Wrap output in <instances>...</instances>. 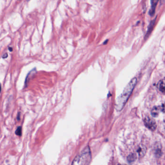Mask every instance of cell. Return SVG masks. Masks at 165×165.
Masks as SVG:
<instances>
[{
  "label": "cell",
  "mask_w": 165,
  "mask_h": 165,
  "mask_svg": "<svg viewBox=\"0 0 165 165\" xmlns=\"http://www.w3.org/2000/svg\"><path fill=\"white\" fill-rule=\"evenodd\" d=\"M136 82H137V79L136 78L132 79L125 87L122 93L117 98L116 107H115L116 110L117 111H121L122 110L125 105L126 104V101H128L129 97L134 89Z\"/></svg>",
  "instance_id": "1"
},
{
  "label": "cell",
  "mask_w": 165,
  "mask_h": 165,
  "mask_svg": "<svg viewBox=\"0 0 165 165\" xmlns=\"http://www.w3.org/2000/svg\"><path fill=\"white\" fill-rule=\"evenodd\" d=\"M90 159V153L89 152L86 151L77 157L72 165H87V163L89 161Z\"/></svg>",
  "instance_id": "2"
},
{
  "label": "cell",
  "mask_w": 165,
  "mask_h": 165,
  "mask_svg": "<svg viewBox=\"0 0 165 165\" xmlns=\"http://www.w3.org/2000/svg\"><path fill=\"white\" fill-rule=\"evenodd\" d=\"M144 124L147 128L152 131H154L157 128V124L155 120L149 117H145Z\"/></svg>",
  "instance_id": "3"
},
{
  "label": "cell",
  "mask_w": 165,
  "mask_h": 165,
  "mask_svg": "<svg viewBox=\"0 0 165 165\" xmlns=\"http://www.w3.org/2000/svg\"><path fill=\"white\" fill-rule=\"evenodd\" d=\"M158 0H151V8L150 10L149 14L151 16H153L155 14V10H156V7L157 4Z\"/></svg>",
  "instance_id": "4"
},
{
  "label": "cell",
  "mask_w": 165,
  "mask_h": 165,
  "mask_svg": "<svg viewBox=\"0 0 165 165\" xmlns=\"http://www.w3.org/2000/svg\"><path fill=\"white\" fill-rule=\"evenodd\" d=\"M158 88L160 92L165 94V79L161 80L158 84Z\"/></svg>",
  "instance_id": "5"
},
{
  "label": "cell",
  "mask_w": 165,
  "mask_h": 165,
  "mask_svg": "<svg viewBox=\"0 0 165 165\" xmlns=\"http://www.w3.org/2000/svg\"><path fill=\"white\" fill-rule=\"evenodd\" d=\"M161 108L159 107H155L153 108V110H152V115L153 117H157L159 114Z\"/></svg>",
  "instance_id": "6"
},
{
  "label": "cell",
  "mask_w": 165,
  "mask_h": 165,
  "mask_svg": "<svg viewBox=\"0 0 165 165\" xmlns=\"http://www.w3.org/2000/svg\"><path fill=\"white\" fill-rule=\"evenodd\" d=\"M15 133L18 136H21V134H22V128H21V126H19L18 127V129H17L16 132H15Z\"/></svg>",
  "instance_id": "7"
},
{
  "label": "cell",
  "mask_w": 165,
  "mask_h": 165,
  "mask_svg": "<svg viewBox=\"0 0 165 165\" xmlns=\"http://www.w3.org/2000/svg\"><path fill=\"white\" fill-rule=\"evenodd\" d=\"M161 110L165 114V102L162 105L161 107Z\"/></svg>",
  "instance_id": "8"
},
{
  "label": "cell",
  "mask_w": 165,
  "mask_h": 165,
  "mask_svg": "<svg viewBox=\"0 0 165 165\" xmlns=\"http://www.w3.org/2000/svg\"><path fill=\"white\" fill-rule=\"evenodd\" d=\"M8 56V53H5L4 55H3V59H6L7 57Z\"/></svg>",
  "instance_id": "9"
},
{
  "label": "cell",
  "mask_w": 165,
  "mask_h": 165,
  "mask_svg": "<svg viewBox=\"0 0 165 165\" xmlns=\"http://www.w3.org/2000/svg\"><path fill=\"white\" fill-rule=\"evenodd\" d=\"M20 113H19V114H18V120H20Z\"/></svg>",
  "instance_id": "10"
},
{
  "label": "cell",
  "mask_w": 165,
  "mask_h": 165,
  "mask_svg": "<svg viewBox=\"0 0 165 165\" xmlns=\"http://www.w3.org/2000/svg\"><path fill=\"white\" fill-rule=\"evenodd\" d=\"M9 50L11 52L13 51V48L12 47H9Z\"/></svg>",
  "instance_id": "11"
},
{
  "label": "cell",
  "mask_w": 165,
  "mask_h": 165,
  "mask_svg": "<svg viewBox=\"0 0 165 165\" xmlns=\"http://www.w3.org/2000/svg\"><path fill=\"white\" fill-rule=\"evenodd\" d=\"M1 90H2L1 85V84H0V92H1Z\"/></svg>",
  "instance_id": "12"
},
{
  "label": "cell",
  "mask_w": 165,
  "mask_h": 165,
  "mask_svg": "<svg viewBox=\"0 0 165 165\" xmlns=\"http://www.w3.org/2000/svg\"></svg>",
  "instance_id": "13"
}]
</instances>
